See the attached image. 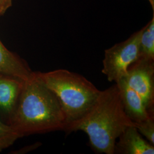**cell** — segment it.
Listing matches in <instances>:
<instances>
[{"label":"cell","instance_id":"cell-1","mask_svg":"<svg viewBox=\"0 0 154 154\" xmlns=\"http://www.w3.org/2000/svg\"><path fill=\"white\" fill-rule=\"evenodd\" d=\"M10 125L21 138L65 130L66 118L60 103L37 72L25 81Z\"/></svg>","mask_w":154,"mask_h":154},{"label":"cell","instance_id":"cell-2","mask_svg":"<svg viewBox=\"0 0 154 154\" xmlns=\"http://www.w3.org/2000/svg\"><path fill=\"white\" fill-rule=\"evenodd\" d=\"M135 126L124 110L116 84L100 91L88 112L65 130L85 132L89 145L98 154H114L116 142L127 127Z\"/></svg>","mask_w":154,"mask_h":154},{"label":"cell","instance_id":"cell-3","mask_svg":"<svg viewBox=\"0 0 154 154\" xmlns=\"http://www.w3.org/2000/svg\"><path fill=\"white\" fill-rule=\"evenodd\" d=\"M37 72L60 103L66 118L65 130L88 112L100 93L85 77L66 69Z\"/></svg>","mask_w":154,"mask_h":154},{"label":"cell","instance_id":"cell-4","mask_svg":"<svg viewBox=\"0 0 154 154\" xmlns=\"http://www.w3.org/2000/svg\"><path fill=\"white\" fill-rule=\"evenodd\" d=\"M142 28L126 40L105 50L102 72L109 82L116 83L126 74L127 69L137 61Z\"/></svg>","mask_w":154,"mask_h":154},{"label":"cell","instance_id":"cell-5","mask_svg":"<svg viewBox=\"0 0 154 154\" xmlns=\"http://www.w3.org/2000/svg\"><path fill=\"white\" fill-rule=\"evenodd\" d=\"M123 78L141 97L149 112L154 114V61L137 59Z\"/></svg>","mask_w":154,"mask_h":154},{"label":"cell","instance_id":"cell-6","mask_svg":"<svg viewBox=\"0 0 154 154\" xmlns=\"http://www.w3.org/2000/svg\"><path fill=\"white\" fill-rule=\"evenodd\" d=\"M26 80L0 74V120L11 125Z\"/></svg>","mask_w":154,"mask_h":154},{"label":"cell","instance_id":"cell-7","mask_svg":"<svg viewBox=\"0 0 154 154\" xmlns=\"http://www.w3.org/2000/svg\"><path fill=\"white\" fill-rule=\"evenodd\" d=\"M116 83L119 90L124 110L135 124L154 116V114L149 112L141 97L128 85L123 78Z\"/></svg>","mask_w":154,"mask_h":154},{"label":"cell","instance_id":"cell-8","mask_svg":"<svg viewBox=\"0 0 154 154\" xmlns=\"http://www.w3.org/2000/svg\"><path fill=\"white\" fill-rule=\"evenodd\" d=\"M114 154H154V146L144 139L135 126L128 127L118 138Z\"/></svg>","mask_w":154,"mask_h":154},{"label":"cell","instance_id":"cell-9","mask_svg":"<svg viewBox=\"0 0 154 154\" xmlns=\"http://www.w3.org/2000/svg\"><path fill=\"white\" fill-rule=\"evenodd\" d=\"M33 73L26 61L8 49L0 41V74L27 80Z\"/></svg>","mask_w":154,"mask_h":154},{"label":"cell","instance_id":"cell-10","mask_svg":"<svg viewBox=\"0 0 154 154\" xmlns=\"http://www.w3.org/2000/svg\"><path fill=\"white\" fill-rule=\"evenodd\" d=\"M143 28L138 59L154 61V13L152 19Z\"/></svg>","mask_w":154,"mask_h":154},{"label":"cell","instance_id":"cell-11","mask_svg":"<svg viewBox=\"0 0 154 154\" xmlns=\"http://www.w3.org/2000/svg\"><path fill=\"white\" fill-rule=\"evenodd\" d=\"M21 138L16 130L0 120V152L12 146L17 140Z\"/></svg>","mask_w":154,"mask_h":154},{"label":"cell","instance_id":"cell-12","mask_svg":"<svg viewBox=\"0 0 154 154\" xmlns=\"http://www.w3.org/2000/svg\"><path fill=\"white\" fill-rule=\"evenodd\" d=\"M135 125L139 133L154 145V116Z\"/></svg>","mask_w":154,"mask_h":154},{"label":"cell","instance_id":"cell-13","mask_svg":"<svg viewBox=\"0 0 154 154\" xmlns=\"http://www.w3.org/2000/svg\"><path fill=\"white\" fill-rule=\"evenodd\" d=\"M12 4V0H0V16L5 14Z\"/></svg>","mask_w":154,"mask_h":154},{"label":"cell","instance_id":"cell-14","mask_svg":"<svg viewBox=\"0 0 154 154\" xmlns=\"http://www.w3.org/2000/svg\"><path fill=\"white\" fill-rule=\"evenodd\" d=\"M41 144L39 143H37L35 144H32L31 146H29L28 147H24L23 149H21L20 150H18L17 152H15V153H17V154H23L25 152H28L29 151H32L34 149H37L39 146H40Z\"/></svg>","mask_w":154,"mask_h":154},{"label":"cell","instance_id":"cell-15","mask_svg":"<svg viewBox=\"0 0 154 154\" xmlns=\"http://www.w3.org/2000/svg\"><path fill=\"white\" fill-rule=\"evenodd\" d=\"M149 1V2L150 3L151 7L152 8V10L153 11H154V0H148Z\"/></svg>","mask_w":154,"mask_h":154}]
</instances>
